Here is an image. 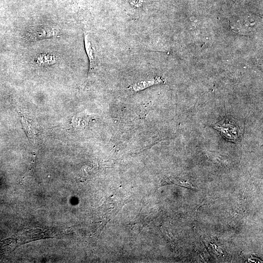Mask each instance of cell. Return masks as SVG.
I'll return each instance as SVG.
<instances>
[{
	"label": "cell",
	"instance_id": "obj_1",
	"mask_svg": "<svg viewBox=\"0 0 263 263\" xmlns=\"http://www.w3.org/2000/svg\"><path fill=\"white\" fill-rule=\"evenodd\" d=\"M214 128L226 140L232 142L239 141L243 134L241 125L231 116L225 117L216 123Z\"/></svg>",
	"mask_w": 263,
	"mask_h": 263
},
{
	"label": "cell",
	"instance_id": "obj_2",
	"mask_svg": "<svg viewBox=\"0 0 263 263\" xmlns=\"http://www.w3.org/2000/svg\"><path fill=\"white\" fill-rule=\"evenodd\" d=\"M60 36V31L57 27L45 25L35 27L30 29L25 34L24 38L27 40L35 41L57 38Z\"/></svg>",
	"mask_w": 263,
	"mask_h": 263
},
{
	"label": "cell",
	"instance_id": "obj_3",
	"mask_svg": "<svg viewBox=\"0 0 263 263\" xmlns=\"http://www.w3.org/2000/svg\"><path fill=\"white\" fill-rule=\"evenodd\" d=\"M165 81V80L163 77L156 76L150 79L144 80L135 83L131 86V89L135 92H138L153 85L164 83Z\"/></svg>",
	"mask_w": 263,
	"mask_h": 263
},
{
	"label": "cell",
	"instance_id": "obj_4",
	"mask_svg": "<svg viewBox=\"0 0 263 263\" xmlns=\"http://www.w3.org/2000/svg\"><path fill=\"white\" fill-rule=\"evenodd\" d=\"M84 43L85 50L86 53L87 54L89 63H90V69L89 72L91 71H92L94 66V49L93 48L92 44L89 40V38H88L87 35L84 36Z\"/></svg>",
	"mask_w": 263,
	"mask_h": 263
},
{
	"label": "cell",
	"instance_id": "obj_5",
	"mask_svg": "<svg viewBox=\"0 0 263 263\" xmlns=\"http://www.w3.org/2000/svg\"><path fill=\"white\" fill-rule=\"evenodd\" d=\"M55 56L50 54L41 55L37 58L36 63L40 66H47L56 62Z\"/></svg>",
	"mask_w": 263,
	"mask_h": 263
}]
</instances>
